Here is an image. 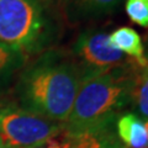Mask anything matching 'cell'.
<instances>
[{"label":"cell","instance_id":"1","mask_svg":"<svg viewBox=\"0 0 148 148\" xmlns=\"http://www.w3.org/2000/svg\"><path fill=\"white\" fill-rule=\"evenodd\" d=\"M136 68L92 71L82 77L71 115L64 123L66 131L79 136L111 125L116 112L130 100Z\"/></svg>","mask_w":148,"mask_h":148},{"label":"cell","instance_id":"2","mask_svg":"<svg viewBox=\"0 0 148 148\" xmlns=\"http://www.w3.org/2000/svg\"><path fill=\"white\" fill-rule=\"evenodd\" d=\"M80 80L78 69L69 63H38L22 74L17 96L24 109L66 123Z\"/></svg>","mask_w":148,"mask_h":148},{"label":"cell","instance_id":"3","mask_svg":"<svg viewBox=\"0 0 148 148\" xmlns=\"http://www.w3.org/2000/svg\"><path fill=\"white\" fill-rule=\"evenodd\" d=\"M45 27L37 0H0V45L16 52L32 49Z\"/></svg>","mask_w":148,"mask_h":148},{"label":"cell","instance_id":"4","mask_svg":"<svg viewBox=\"0 0 148 148\" xmlns=\"http://www.w3.org/2000/svg\"><path fill=\"white\" fill-rule=\"evenodd\" d=\"M64 123L15 105L0 106V140L9 148H30L57 135Z\"/></svg>","mask_w":148,"mask_h":148},{"label":"cell","instance_id":"5","mask_svg":"<svg viewBox=\"0 0 148 148\" xmlns=\"http://www.w3.org/2000/svg\"><path fill=\"white\" fill-rule=\"evenodd\" d=\"M75 52L94 71L138 67L131 58L114 48L109 43V35L101 31L83 34L75 43Z\"/></svg>","mask_w":148,"mask_h":148},{"label":"cell","instance_id":"6","mask_svg":"<svg viewBox=\"0 0 148 148\" xmlns=\"http://www.w3.org/2000/svg\"><path fill=\"white\" fill-rule=\"evenodd\" d=\"M109 43L131 58L138 67H145L148 64V58L145 56V47L141 36L132 27L122 26L111 32L109 35Z\"/></svg>","mask_w":148,"mask_h":148},{"label":"cell","instance_id":"7","mask_svg":"<svg viewBox=\"0 0 148 148\" xmlns=\"http://www.w3.org/2000/svg\"><path fill=\"white\" fill-rule=\"evenodd\" d=\"M117 137L126 148H148L146 121L135 112H126L116 122Z\"/></svg>","mask_w":148,"mask_h":148},{"label":"cell","instance_id":"8","mask_svg":"<svg viewBox=\"0 0 148 148\" xmlns=\"http://www.w3.org/2000/svg\"><path fill=\"white\" fill-rule=\"evenodd\" d=\"M130 100L135 108L136 115L142 120H148V64L137 67L132 75Z\"/></svg>","mask_w":148,"mask_h":148},{"label":"cell","instance_id":"9","mask_svg":"<svg viewBox=\"0 0 148 148\" xmlns=\"http://www.w3.org/2000/svg\"><path fill=\"white\" fill-rule=\"evenodd\" d=\"M125 9L132 22L148 29V0H126Z\"/></svg>","mask_w":148,"mask_h":148},{"label":"cell","instance_id":"10","mask_svg":"<svg viewBox=\"0 0 148 148\" xmlns=\"http://www.w3.org/2000/svg\"><path fill=\"white\" fill-rule=\"evenodd\" d=\"M20 56V52H16V51H12L0 45V80H3L5 75H8L16 68Z\"/></svg>","mask_w":148,"mask_h":148},{"label":"cell","instance_id":"11","mask_svg":"<svg viewBox=\"0 0 148 148\" xmlns=\"http://www.w3.org/2000/svg\"><path fill=\"white\" fill-rule=\"evenodd\" d=\"M83 4H85L86 6H89L92 10H109L112 9L121 1V0H82Z\"/></svg>","mask_w":148,"mask_h":148},{"label":"cell","instance_id":"12","mask_svg":"<svg viewBox=\"0 0 148 148\" xmlns=\"http://www.w3.org/2000/svg\"><path fill=\"white\" fill-rule=\"evenodd\" d=\"M0 148H9L6 145H5V143H4L1 140H0Z\"/></svg>","mask_w":148,"mask_h":148},{"label":"cell","instance_id":"13","mask_svg":"<svg viewBox=\"0 0 148 148\" xmlns=\"http://www.w3.org/2000/svg\"><path fill=\"white\" fill-rule=\"evenodd\" d=\"M146 127H147V132H148V120L146 121Z\"/></svg>","mask_w":148,"mask_h":148},{"label":"cell","instance_id":"14","mask_svg":"<svg viewBox=\"0 0 148 148\" xmlns=\"http://www.w3.org/2000/svg\"><path fill=\"white\" fill-rule=\"evenodd\" d=\"M49 1H64V0H49Z\"/></svg>","mask_w":148,"mask_h":148}]
</instances>
